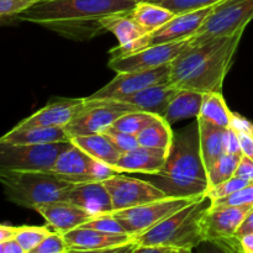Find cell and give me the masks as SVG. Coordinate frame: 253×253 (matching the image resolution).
<instances>
[{
    "mask_svg": "<svg viewBox=\"0 0 253 253\" xmlns=\"http://www.w3.org/2000/svg\"><path fill=\"white\" fill-rule=\"evenodd\" d=\"M136 4V0H42L17 19L71 39H91L105 32L103 17L130 12Z\"/></svg>",
    "mask_w": 253,
    "mask_h": 253,
    "instance_id": "cell-1",
    "label": "cell"
},
{
    "mask_svg": "<svg viewBox=\"0 0 253 253\" xmlns=\"http://www.w3.org/2000/svg\"><path fill=\"white\" fill-rule=\"evenodd\" d=\"M242 34L215 39L197 46L189 44L169 64L170 84L178 89L203 94L221 91Z\"/></svg>",
    "mask_w": 253,
    "mask_h": 253,
    "instance_id": "cell-2",
    "label": "cell"
},
{
    "mask_svg": "<svg viewBox=\"0 0 253 253\" xmlns=\"http://www.w3.org/2000/svg\"><path fill=\"white\" fill-rule=\"evenodd\" d=\"M143 175L169 198L207 197L209 184L200 153L197 119L187 128L174 133L163 169L156 174Z\"/></svg>",
    "mask_w": 253,
    "mask_h": 253,
    "instance_id": "cell-3",
    "label": "cell"
},
{
    "mask_svg": "<svg viewBox=\"0 0 253 253\" xmlns=\"http://www.w3.org/2000/svg\"><path fill=\"white\" fill-rule=\"evenodd\" d=\"M211 200L203 197L135 237L142 246H162L173 250H195L205 241L203 219Z\"/></svg>",
    "mask_w": 253,
    "mask_h": 253,
    "instance_id": "cell-4",
    "label": "cell"
},
{
    "mask_svg": "<svg viewBox=\"0 0 253 253\" xmlns=\"http://www.w3.org/2000/svg\"><path fill=\"white\" fill-rule=\"evenodd\" d=\"M0 180L9 202L29 209L64 202L72 183L52 172H16L0 169Z\"/></svg>",
    "mask_w": 253,
    "mask_h": 253,
    "instance_id": "cell-5",
    "label": "cell"
},
{
    "mask_svg": "<svg viewBox=\"0 0 253 253\" xmlns=\"http://www.w3.org/2000/svg\"><path fill=\"white\" fill-rule=\"evenodd\" d=\"M252 19L253 0H222L215 5L199 31L190 39V44L197 46L244 32Z\"/></svg>",
    "mask_w": 253,
    "mask_h": 253,
    "instance_id": "cell-6",
    "label": "cell"
},
{
    "mask_svg": "<svg viewBox=\"0 0 253 253\" xmlns=\"http://www.w3.org/2000/svg\"><path fill=\"white\" fill-rule=\"evenodd\" d=\"M71 145V141L46 145L0 143V169L16 172H52L57 158Z\"/></svg>",
    "mask_w": 253,
    "mask_h": 253,
    "instance_id": "cell-7",
    "label": "cell"
},
{
    "mask_svg": "<svg viewBox=\"0 0 253 253\" xmlns=\"http://www.w3.org/2000/svg\"><path fill=\"white\" fill-rule=\"evenodd\" d=\"M84 99H85V104L83 109L64 127L69 140L76 136L103 133L106 128L111 127L121 116L137 110V108L133 105L121 100Z\"/></svg>",
    "mask_w": 253,
    "mask_h": 253,
    "instance_id": "cell-8",
    "label": "cell"
},
{
    "mask_svg": "<svg viewBox=\"0 0 253 253\" xmlns=\"http://www.w3.org/2000/svg\"><path fill=\"white\" fill-rule=\"evenodd\" d=\"M253 208L210 205L203 219L205 241L230 253H244L237 231Z\"/></svg>",
    "mask_w": 253,
    "mask_h": 253,
    "instance_id": "cell-9",
    "label": "cell"
},
{
    "mask_svg": "<svg viewBox=\"0 0 253 253\" xmlns=\"http://www.w3.org/2000/svg\"><path fill=\"white\" fill-rule=\"evenodd\" d=\"M198 199L200 198L167 197L140 207L114 211L113 216L123 225L128 235L137 237Z\"/></svg>",
    "mask_w": 253,
    "mask_h": 253,
    "instance_id": "cell-10",
    "label": "cell"
},
{
    "mask_svg": "<svg viewBox=\"0 0 253 253\" xmlns=\"http://www.w3.org/2000/svg\"><path fill=\"white\" fill-rule=\"evenodd\" d=\"M189 44L190 39L179 42H172V43L156 44V46L135 52V53L111 57L108 67L115 71L116 73L155 69L172 63Z\"/></svg>",
    "mask_w": 253,
    "mask_h": 253,
    "instance_id": "cell-11",
    "label": "cell"
},
{
    "mask_svg": "<svg viewBox=\"0 0 253 253\" xmlns=\"http://www.w3.org/2000/svg\"><path fill=\"white\" fill-rule=\"evenodd\" d=\"M103 183L109 190L114 211L131 209L167 198L160 188L148 180L127 177L125 173H120Z\"/></svg>",
    "mask_w": 253,
    "mask_h": 253,
    "instance_id": "cell-12",
    "label": "cell"
},
{
    "mask_svg": "<svg viewBox=\"0 0 253 253\" xmlns=\"http://www.w3.org/2000/svg\"><path fill=\"white\" fill-rule=\"evenodd\" d=\"M169 78V64L155 69H148V71L116 73V77H114L113 81H110L106 85H104L103 88L86 98L94 99V100H103V99L121 100L126 96L132 95V94L151 85H155V84L170 83Z\"/></svg>",
    "mask_w": 253,
    "mask_h": 253,
    "instance_id": "cell-13",
    "label": "cell"
},
{
    "mask_svg": "<svg viewBox=\"0 0 253 253\" xmlns=\"http://www.w3.org/2000/svg\"><path fill=\"white\" fill-rule=\"evenodd\" d=\"M214 6L207 7V9L197 10L192 12H184V14H178L172 20L163 25L156 31L151 32L147 36L136 43L131 53L141 51L147 47L156 46V44L172 43V42L184 41V40L192 39L195 36L200 27L203 26L207 17L212 11ZM130 54V53H128Z\"/></svg>",
    "mask_w": 253,
    "mask_h": 253,
    "instance_id": "cell-14",
    "label": "cell"
},
{
    "mask_svg": "<svg viewBox=\"0 0 253 253\" xmlns=\"http://www.w3.org/2000/svg\"><path fill=\"white\" fill-rule=\"evenodd\" d=\"M85 104L84 98H61L52 100L32 114L25 120L20 121L15 127H66Z\"/></svg>",
    "mask_w": 253,
    "mask_h": 253,
    "instance_id": "cell-15",
    "label": "cell"
},
{
    "mask_svg": "<svg viewBox=\"0 0 253 253\" xmlns=\"http://www.w3.org/2000/svg\"><path fill=\"white\" fill-rule=\"evenodd\" d=\"M64 202L72 203L94 216L114 212L110 194L103 182L73 184L67 193Z\"/></svg>",
    "mask_w": 253,
    "mask_h": 253,
    "instance_id": "cell-16",
    "label": "cell"
},
{
    "mask_svg": "<svg viewBox=\"0 0 253 253\" xmlns=\"http://www.w3.org/2000/svg\"><path fill=\"white\" fill-rule=\"evenodd\" d=\"M35 210L46 220L52 229H54V231L62 235L78 229L96 217L68 202L51 203V204L37 207Z\"/></svg>",
    "mask_w": 253,
    "mask_h": 253,
    "instance_id": "cell-17",
    "label": "cell"
},
{
    "mask_svg": "<svg viewBox=\"0 0 253 253\" xmlns=\"http://www.w3.org/2000/svg\"><path fill=\"white\" fill-rule=\"evenodd\" d=\"M100 24L105 31L111 32L119 41V46L111 51L113 57L131 53L136 43L148 35V32L130 16V12L109 15L100 20Z\"/></svg>",
    "mask_w": 253,
    "mask_h": 253,
    "instance_id": "cell-18",
    "label": "cell"
},
{
    "mask_svg": "<svg viewBox=\"0 0 253 253\" xmlns=\"http://www.w3.org/2000/svg\"><path fill=\"white\" fill-rule=\"evenodd\" d=\"M93 161V157L86 155L78 146L72 143L57 158L52 173L72 184L94 182L93 173H91Z\"/></svg>",
    "mask_w": 253,
    "mask_h": 253,
    "instance_id": "cell-19",
    "label": "cell"
},
{
    "mask_svg": "<svg viewBox=\"0 0 253 253\" xmlns=\"http://www.w3.org/2000/svg\"><path fill=\"white\" fill-rule=\"evenodd\" d=\"M69 250H105L118 249L135 241L127 234H108L98 230L78 227L63 235Z\"/></svg>",
    "mask_w": 253,
    "mask_h": 253,
    "instance_id": "cell-20",
    "label": "cell"
},
{
    "mask_svg": "<svg viewBox=\"0 0 253 253\" xmlns=\"http://www.w3.org/2000/svg\"><path fill=\"white\" fill-rule=\"evenodd\" d=\"M167 156V151L138 146L133 151L124 153L113 167L120 173L156 174L163 169Z\"/></svg>",
    "mask_w": 253,
    "mask_h": 253,
    "instance_id": "cell-21",
    "label": "cell"
},
{
    "mask_svg": "<svg viewBox=\"0 0 253 253\" xmlns=\"http://www.w3.org/2000/svg\"><path fill=\"white\" fill-rule=\"evenodd\" d=\"M177 91V86L170 83L155 84V85L142 89L132 95L121 99V101L131 104L140 111L155 114V115L162 118Z\"/></svg>",
    "mask_w": 253,
    "mask_h": 253,
    "instance_id": "cell-22",
    "label": "cell"
},
{
    "mask_svg": "<svg viewBox=\"0 0 253 253\" xmlns=\"http://www.w3.org/2000/svg\"><path fill=\"white\" fill-rule=\"evenodd\" d=\"M69 140L63 127H14L0 138L6 145H46Z\"/></svg>",
    "mask_w": 253,
    "mask_h": 253,
    "instance_id": "cell-23",
    "label": "cell"
},
{
    "mask_svg": "<svg viewBox=\"0 0 253 253\" xmlns=\"http://www.w3.org/2000/svg\"><path fill=\"white\" fill-rule=\"evenodd\" d=\"M197 120L199 124L200 153L208 173V170L225 155L224 136L226 128L208 123L200 118H197Z\"/></svg>",
    "mask_w": 253,
    "mask_h": 253,
    "instance_id": "cell-24",
    "label": "cell"
},
{
    "mask_svg": "<svg viewBox=\"0 0 253 253\" xmlns=\"http://www.w3.org/2000/svg\"><path fill=\"white\" fill-rule=\"evenodd\" d=\"M203 99L204 94L199 91L178 89L162 119H165L169 125L188 119H197L202 111Z\"/></svg>",
    "mask_w": 253,
    "mask_h": 253,
    "instance_id": "cell-25",
    "label": "cell"
},
{
    "mask_svg": "<svg viewBox=\"0 0 253 253\" xmlns=\"http://www.w3.org/2000/svg\"><path fill=\"white\" fill-rule=\"evenodd\" d=\"M71 142L78 146L94 160L103 161L111 166L124 155L105 133L76 136L71 138Z\"/></svg>",
    "mask_w": 253,
    "mask_h": 253,
    "instance_id": "cell-26",
    "label": "cell"
},
{
    "mask_svg": "<svg viewBox=\"0 0 253 253\" xmlns=\"http://www.w3.org/2000/svg\"><path fill=\"white\" fill-rule=\"evenodd\" d=\"M130 16L148 34L156 31L175 16L174 12L151 1H140L130 11Z\"/></svg>",
    "mask_w": 253,
    "mask_h": 253,
    "instance_id": "cell-27",
    "label": "cell"
},
{
    "mask_svg": "<svg viewBox=\"0 0 253 253\" xmlns=\"http://www.w3.org/2000/svg\"><path fill=\"white\" fill-rule=\"evenodd\" d=\"M198 118L222 128H229L231 127L234 113L227 108L221 91H211L204 94L202 111Z\"/></svg>",
    "mask_w": 253,
    "mask_h": 253,
    "instance_id": "cell-28",
    "label": "cell"
},
{
    "mask_svg": "<svg viewBox=\"0 0 253 253\" xmlns=\"http://www.w3.org/2000/svg\"><path fill=\"white\" fill-rule=\"evenodd\" d=\"M170 126L172 125H169L165 119L158 118L155 123L138 133V143L143 147L157 148L168 152L174 138V132Z\"/></svg>",
    "mask_w": 253,
    "mask_h": 253,
    "instance_id": "cell-29",
    "label": "cell"
},
{
    "mask_svg": "<svg viewBox=\"0 0 253 253\" xmlns=\"http://www.w3.org/2000/svg\"><path fill=\"white\" fill-rule=\"evenodd\" d=\"M241 153H225L209 170H208V184L214 188L226 180L235 177L240 161L242 158Z\"/></svg>",
    "mask_w": 253,
    "mask_h": 253,
    "instance_id": "cell-30",
    "label": "cell"
},
{
    "mask_svg": "<svg viewBox=\"0 0 253 253\" xmlns=\"http://www.w3.org/2000/svg\"><path fill=\"white\" fill-rule=\"evenodd\" d=\"M158 118H161V116H157L151 113H146V111H131V113L125 114L120 119H118L113 125V127L115 130L121 131V132L137 136L146 127H148L151 124L155 123Z\"/></svg>",
    "mask_w": 253,
    "mask_h": 253,
    "instance_id": "cell-31",
    "label": "cell"
},
{
    "mask_svg": "<svg viewBox=\"0 0 253 253\" xmlns=\"http://www.w3.org/2000/svg\"><path fill=\"white\" fill-rule=\"evenodd\" d=\"M51 232L47 226H17L15 240L29 252L39 246Z\"/></svg>",
    "mask_w": 253,
    "mask_h": 253,
    "instance_id": "cell-32",
    "label": "cell"
},
{
    "mask_svg": "<svg viewBox=\"0 0 253 253\" xmlns=\"http://www.w3.org/2000/svg\"><path fill=\"white\" fill-rule=\"evenodd\" d=\"M221 1L222 0H151L153 4L161 5L174 12L175 15L207 9V7L215 6Z\"/></svg>",
    "mask_w": 253,
    "mask_h": 253,
    "instance_id": "cell-33",
    "label": "cell"
},
{
    "mask_svg": "<svg viewBox=\"0 0 253 253\" xmlns=\"http://www.w3.org/2000/svg\"><path fill=\"white\" fill-rule=\"evenodd\" d=\"M250 183L249 180H245L242 178L239 177H232L231 179L226 180V182L221 183V184L216 185L214 188H210L208 189L207 192V197L209 198L210 200H217V199H222V198L230 197V195L235 194L236 192L241 190L242 188H245L246 185H249Z\"/></svg>",
    "mask_w": 253,
    "mask_h": 253,
    "instance_id": "cell-34",
    "label": "cell"
},
{
    "mask_svg": "<svg viewBox=\"0 0 253 253\" xmlns=\"http://www.w3.org/2000/svg\"><path fill=\"white\" fill-rule=\"evenodd\" d=\"M212 205H224V207H246L253 208V182L250 183L241 190L230 197L222 199L212 200Z\"/></svg>",
    "mask_w": 253,
    "mask_h": 253,
    "instance_id": "cell-35",
    "label": "cell"
},
{
    "mask_svg": "<svg viewBox=\"0 0 253 253\" xmlns=\"http://www.w3.org/2000/svg\"><path fill=\"white\" fill-rule=\"evenodd\" d=\"M81 227L98 230V231L108 232V234H127L123 225L113 216V214L100 215V216L94 217L93 220H90Z\"/></svg>",
    "mask_w": 253,
    "mask_h": 253,
    "instance_id": "cell-36",
    "label": "cell"
},
{
    "mask_svg": "<svg viewBox=\"0 0 253 253\" xmlns=\"http://www.w3.org/2000/svg\"><path fill=\"white\" fill-rule=\"evenodd\" d=\"M68 250L63 235L54 231L51 232L39 246L27 253H66Z\"/></svg>",
    "mask_w": 253,
    "mask_h": 253,
    "instance_id": "cell-37",
    "label": "cell"
},
{
    "mask_svg": "<svg viewBox=\"0 0 253 253\" xmlns=\"http://www.w3.org/2000/svg\"><path fill=\"white\" fill-rule=\"evenodd\" d=\"M103 133H105V135L113 141L114 145H115L123 153L130 152V151H133L135 148H137L138 146H140V143H138V140H137V136L121 132V131L115 130L113 126L106 128Z\"/></svg>",
    "mask_w": 253,
    "mask_h": 253,
    "instance_id": "cell-38",
    "label": "cell"
},
{
    "mask_svg": "<svg viewBox=\"0 0 253 253\" xmlns=\"http://www.w3.org/2000/svg\"><path fill=\"white\" fill-rule=\"evenodd\" d=\"M42 0H0V15L2 19L14 17L26 11Z\"/></svg>",
    "mask_w": 253,
    "mask_h": 253,
    "instance_id": "cell-39",
    "label": "cell"
},
{
    "mask_svg": "<svg viewBox=\"0 0 253 253\" xmlns=\"http://www.w3.org/2000/svg\"><path fill=\"white\" fill-rule=\"evenodd\" d=\"M91 173H93L94 182H105V180L120 174V172H119L115 167H113V166L109 165V163L98 160L93 161Z\"/></svg>",
    "mask_w": 253,
    "mask_h": 253,
    "instance_id": "cell-40",
    "label": "cell"
},
{
    "mask_svg": "<svg viewBox=\"0 0 253 253\" xmlns=\"http://www.w3.org/2000/svg\"><path fill=\"white\" fill-rule=\"evenodd\" d=\"M224 145H225V153H241V146H240L239 133L232 127H229L225 130L224 136Z\"/></svg>",
    "mask_w": 253,
    "mask_h": 253,
    "instance_id": "cell-41",
    "label": "cell"
},
{
    "mask_svg": "<svg viewBox=\"0 0 253 253\" xmlns=\"http://www.w3.org/2000/svg\"><path fill=\"white\" fill-rule=\"evenodd\" d=\"M235 175L252 183L253 182V160H251L250 157H247V156H242Z\"/></svg>",
    "mask_w": 253,
    "mask_h": 253,
    "instance_id": "cell-42",
    "label": "cell"
},
{
    "mask_svg": "<svg viewBox=\"0 0 253 253\" xmlns=\"http://www.w3.org/2000/svg\"><path fill=\"white\" fill-rule=\"evenodd\" d=\"M231 127L237 132H249L253 133V124L244 116L239 115V114L234 113V118H232Z\"/></svg>",
    "mask_w": 253,
    "mask_h": 253,
    "instance_id": "cell-43",
    "label": "cell"
},
{
    "mask_svg": "<svg viewBox=\"0 0 253 253\" xmlns=\"http://www.w3.org/2000/svg\"><path fill=\"white\" fill-rule=\"evenodd\" d=\"M237 132V131H236ZM240 138V146H241L242 155L247 156L253 160V133L249 132H237Z\"/></svg>",
    "mask_w": 253,
    "mask_h": 253,
    "instance_id": "cell-44",
    "label": "cell"
},
{
    "mask_svg": "<svg viewBox=\"0 0 253 253\" xmlns=\"http://www.w3.org/2000/svg\"><path fill=\"white\" fill-rule=\"evenodd\" d=\"M0 253H27L16 240L0 242Z\"/></svg>",
    "mask_w": 253,
    "mask_h": 253,
    "instance_id": "cell-45",
    "label": "cell"
},
{
    "mask_svg": "<svg viewBox=\"0 0 253 253\" xmlns=\"http://www.w3.org/2000/svg\"><path fill=\"white\" fill-rule=\"evenodd\" d=\"M175 250L169 249V247L162 246H142L138 245L135 247L132 253H174Z\"/></svg>",
    "mask_w": 253,
    "mask_h": 253,
    "instance_id": "cell-46",
    "label": "cell"
},
{
    "mask_svg": "<svg viewBox=\"0 0 253 253\" xmlns=\"http://www.w3.org/2000/svg\"><path fill=\"white\" fill-rule=\"evenodd\" d=\"M247 234H253V209L251 210V212L247 215L245 221L242 222L241 227H240L239 231H237L236 236L237 239H240V237L245 236V235Z\"/></svg>",
    "mask_w": 253,
    "mask_h": 253,
    "instance_id": "cell-47",
    "label": "cell"
},
{
    "mask_svg": "<svg viewBox=\"0 0 253 253\" xmlns=\"http://www.w3.org/2000/svg\"><path fill=\"white\" fill-rule=\"evenodd\" d=\"M195 250H197V253H230L209 241L202 242Z\"/></svg>",
    "mask_w": 253,
    "mask_h": 253,
    "instance_id": "cell-48",
    "label": "cell"
},
{
    "mask_svg": "<svg viewBox=\"0 0 253 253\" xmlns=\"http://www.w3.org/2000/svg\"><path fill=\"white\" fill-rule=\"evenodd\" d=\"M17 226H10V225H1L0 226V242L10 241L15 239Z\"/></svg>",
    "mask_w": 253,
    "mask_h": 253,
    "instance_id": "cell-49",
    "label": "cell"
},
{
    "mask_svg": "<svg viewBox=\"0 0 253 253\" xmlns=\"http://www.w3.org/2000/svg\"><path fill=\"white\" fill-rule=\"evenodd\" d=\"M240 242L244 253H253V234H247L240 237Z\"/></svg>",
    "mask_w": 253,
    "mask_h": 253,
    "instance_id": "cell-50",
    "label": "cell"
},
{
    "mask_svg": "<svg viewBox=\"0 0 253 253\" xmlns=\"http://www.w3.org/2000/svg\"><path fill=\"white\" fill-rule=\"evenodd\" d=\"M119 249V247H118ZM118 249L105 250H68L66 253H114Z\"/></svg>",
    "mask_w": 253,
    "mask_h": 253,
    "instance_id": "cell-51",
    "label": "cell"
},
{
    "mask_svg": "<svg viewBox=\"0 0 253 253\" xmlns=\"http://www.w3.org/2000/svg\"><path fill=\"white\" fill-rule=\"evenodd\" d=\"M136 246H137V242L132 241V242H130V244L125 245V246L119 247V249L116 250L114 253H132V251L135 250Z\"/></svg>",
    "mask_w": 253,
    "mask_h": 253,
    "instance_id": "cell-52",
    "label": "cell"
},
{
    "mask_svg": "<svg viewBox=\"0 0 253 253\" xmlns=\"http://www.w3.org/2000/svg\"><path fill=\"white\" fill-rule=\"evenodd\" d=\"M174 253H193V250H177Z\"/></svg>",
    "mask_w": 253,
    "mask_h": 253,
    "instance_id": "cell-53",
    "label": "cell"
},
{
    "mask_svg": "<svg viewBox=\"0 0 253 253\" xmlns=\"http://www.w3.org/2000/svg\"><path fill=\"white\" fill-rule=\"evenodd\" d=\"M136 1H137V2H140V1H151V0H136Z\"/></svg>",
    "mask_w": 253,
    "mask_h": 253,
    "instance_id": "cell-54",
    "label": "cell"
}]
</instances>
